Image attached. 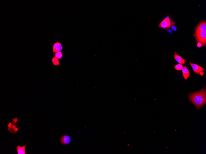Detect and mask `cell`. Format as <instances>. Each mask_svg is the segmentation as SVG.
Here are the masks:
<instances>
[{
  "mask_svg": "<svg viewBox=\"0 0 206 154\" xmlns=\"http://www.w3.org/2000/svg\"><path fill=\"white\" fill-rule=\"evenodd\" d=\"M169 32H170V33H172V31L171 30H169Z\"/></svg>",
  "mask_w": 206,
  "mask_h": 154,
  "instance_id": "e0dca14e",
  "label": "cell"
},
{
  "mask_svg": "<svg viewBox=\"0 0 206 154\" xmlns=\"http://www.w3.org/2000/svg\"><path fill=\"white\" fill-rule=\"evenodd\" d=\"M174 59L177 62H178L180 64L182 65H184L185 62V60H184L181 57L177 54H175L174 55Z\"/></svg>",
  "mask_w": 206,
  "mask_h": 154,
  "instance_id": "ba28073f",
  "label": "cell"
},
{
  "mask_svg": "<svg viewBox=\"0 0 206 154\" xmlns=\"http://www.w3.org/2000/svg\"><path fill=\"white\" fill-rule=\"evenodd\" d=\"M173 25L171 23V20L170 19V17L168 16L163 20L160 23L158 26L159 28H170L171 27V24Z\"/></svg>",
  "mask_w": 206,
  "mask_h": 154,
  "instance_id": "3957f363",
  "label": "cell"
},
{
  "mask_svg": "<svg viewBox=\"0 0 206 154\" xmlns=\"http://www.w3.org/2000/svg\"><path fill=\"white\" fill-rule=\"evenodd\" d=\"M52 62L53 64L55 66L60 65L61 64L58 59L55 56L53 57V58L52 59Z\"/></svg>",
  "mask_w": 206,
  "mask_h": 154,
  "instance_id": "8fae6325",
  "label": "cell"
},
{
  "mask_svg": "<svg viewBox=\"0 0 206 154\" xmlns=\"http://www.w3.org/2000/svg\"><path fill=\"white\" fill-rule=\"evenodd\" d=\"M173 30H174V31H176V30H177L176 28V27H175L173 29Z\"/></svg>",
  "mask_w": 206,
  "mask_h": 154,
  "instance_id": "2e32d148",
  "label": "cell"
},
{
  "mask_svg": "<svg viewBox=\"0 0 206 154\" xmlns=\"http://www.w3.org/2000/svg\"><path fill=\"white\" fill-rule=\"evenodd\" d=\"M54 56L56 57L58 60H60V59H62L63 57V54L62 52L59 51V52H57L55 53Z\"/></svg>",
  "mask_w": 206,
  "mask_h": 154,
  "instance_id": "7c38bea8",
  "label": "cell"
},
{
  "mask_svg": "<svg viewBox=\"0 0 206 154\" xmlns=\"http://www.w3.org/2000/svg\"><path fill=\"white\" fill-rule=\"evenodd\" d=\"M189 100L193 104L197 109H199L203 106L206 104V87L200 91L191 93L188 95Z\"/></svg>",
  "mask_w": 206,
  "mask_h": 154,
  "instance_id": "6da1fadb",
  "label": "cell"
},
{
  "mask_svg": "<svg viewBox=\"0 0 206 154\" xmlns=\"http://www.w3.org/2000/svg\"><path fill=\"white\" fill-rule=\"evenodd\" d=\"M71 141V137L68 135H65L62 136L60 139V142L63 145H67L69 144Z\"/></svg>",
  "mask_w": 206,
  "mask_h": 154,
  "instance_id": "277c9868",
  "label": "cell"
},
{
  "mask_svg": "<svg viewBox=\"0 0 206 154\" xmlns=\"http://www.w3.org/2000/svg\"><path fill=\"white\" fill-rule=\"evenodd\" d=\"M200 74H201V75H203L204 74V73L203 72H200Z\"/></svg>",
  "mask_w": 206,
  "mask_h": 154,
  "instance_id": "9a60e30c",
  "label": "cell"
},
{
  "mask_svg": "<svg viewBox=\"0 0 206 154\" xmlns=\"http://www.w3.org/2000/svg\"><path fill=\"white\" fill-rule=\"evenodd\" d=\"M27 146V144L25 145L23 147H21L20 145L17 146L16 150H17V154H25V148Z\"/></svg>",
  "mask_w": 206,
  "mask_h": 154,
  "instance_id": "9c48e42d",
  "label": "cell"
},
{
  "mask_svg": "<svg viewBox=\"0 0 206 154\" xmlns=\"http://www.w3.org/2000/svg\"><path fill=\"white\" fill-rule=\"evenodd\" d=\"M206 30V21L201 22L197 27L196 31H203Z\"/></svg>",
  "mask_w": 206,
  "mask_h": 154,
  "instance_id": "30bf717a",
  "label": "cell"
},
{
  "mask_svg": "<svg viewBox=\"0 0 206 154\" xmlns=\"http://www.w3.org/2000/svg\"><path fill=\"white\" fill-rule=\"evenodd\" d=\"M174 68L177 71H181L183 69L184 67L182 64H179L175 66Z\"/></svg>",
  "mask_w": 206,
  "mask_h": 154,
  "instance_id": "4fadbf2b",
  "label": "cell"
},
{
  "mask_svg": "<svg viewBox=\"0 0 206 154\" xmlns=\"http://www.w3.org/2000/svg\"><path fill=\"white\" fill-rule=\"evenodd\" d=\"M196 37L197 41L200 42L203 46H206V30L203 31H196Z\"/></svg>",
  "mask_w": 206,
  "mask_h": 154,
  "instance_id": "7a4b0ae2",
  "label": "cell"
},
{
  "mask_svg": "<svg viewBox=\"0 0 206 154\" xmlns=\"http://www.w3.org/2000/svg\"><path fill=\"white\" fill-rule=\"evenodd\" d=\"M175 27L174 26H172V29H173Z\"/></svg>",
  "mask_w": 206,
  "mask_h": 154,
  "instance_id": "ac0fdd59",
  "label": "cell"
},
{
  "mask_svg": "<svg viewBox=\"0 0 206 154\" xmlns=\"http://www.w3.org/2000/svg\"><path fill=\"white\" fill-rule=\"evenodd\" d=\"M189 63L191 66L194 72L197 74H200V72H203L204 71H205L204 68L198 65L193 64L191 62H189Z\"/></svg>",
  "mask_w": 206,
  "mask_h": 154,
  "instance_id": "5b68a950",
  "label": "cell"
},
{
  "mask_svg": "<svg viewBox=\"0 0 206 154\" xmlns=\"http://www.w3.org/2000/svg\"><path fill=\"white\" fill-rule=\"evenodd\" d=\"M63 48L62 44L59 42H56L53 45V54L59 52L63 50Z\"/></svg>",
  "mask_w": 206,
  "mask_h": 154,
  "instance_id": "8992f818",
  "label": "cell"
},
{
  "mask_svg": "<svg viewBox=\"0 0 206 154\" xmlns=\"http://www.w3.org/2000/svg\"><path fill=\"white\" fill-rule=\"evenodd\" d=\"M183 74L185 80H186L190 75V72L186 66L184 67L182 70Z\"/></svg>",
  "mask_w": 206,
  "mask_h": 154,
  "instance_id": "52a82bcc",
  "label": "cell"
},
{
  "mask_svg": "<svg viewBox=\"0 0 206 154\" xmlns=\"http://www.w3.org/2000/svg\"><path fill=\"white\" fill-rule=\"evenodd\" d=\"M202 44L201 43L199 42L197 43V46L199 47H201L202 46Z\"/></svg>",
  "mask_w": 206,
  "mask_h": 154,
  "instance_id": "5bb4252c",
  "label": "cell"
}]
</instances>
